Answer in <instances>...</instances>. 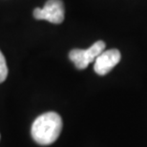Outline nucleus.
Returning a JSON list of instances; mask_svg holds the SVG:
<instances>
[{
	"label": "nucleus",
	"instance_id": "nucleus-5",
	"mask_svg": "<svg viewBox=\"0 0 147 147\" xmlns=\"http://www.w3.org/2000/svg\"><path fill=\"white\" fill-rule=\"evenodd\" d=\"M8 76V67L6 63V59L4 55L0 51V83L5 81V79Z\"/></svg>",
	"mask_w": 147,
	"mask_h": 147
},
{
	"label": "nucleus",
	"instance_id": "nucleus-2",
	"mask_svg": "<svg viewBox=\"0 0 147 147\" xmlns=\"http://www.w3.org/2000/svg\"><path fill=\"white\" fill-rule=\"evenodd\" d=\"M105 42L98 40L86 50L74 49L69 53V58L75 66L79 70L87 68L90 63L96 60V58L104 51Z\"/></svg>",
	"mask_w": 147,
	"mask_h": 147
},
{
	"label": "nucleus",
	"instance_id": "nucleus-1",
	"mask_svg": "<svg viewBox=\"0 0 147 147\" xmlns=\"http://www.w3.org/2000/svg\"><path fill=\"white\" fill-rule=\"evenodd\" d=\"M62 130V119L57 113L48 112L37 117L32 125V137L40 145L54 143Z\"/></svg>",
	"mask_w": 147,
	"mask_h": 147
},
{
	"label": "nucleus",
	"instance_id": "nucleus-4",
	"mask_svg": "<svg viewBox=\"0 0 147 147\" xmlns=\"http://www.w3.org/2000/svg\"><path fill=\"white\" fill-rule=\"evenodd\" d=\"M121 55L117 49L103 51L95 60L94 70L99 76H105L120 61Z\"/></svg>",
	"mask_w": 147,
	"mask_h": 147
},
{
	"label": "nucleus",
	"instance_id": "nucleus-3",
	"mask_svg": "<svg viewBox=\"0 0 147 147\" xmlns=\"http://www.w3.org/2000/svg\"><path fill=\"white\" fill-rule=\"evenodd\" d=\"M64 4L61 0H48L43 8H36L34 11V18L38 20H47V21L60 24L64 20Z\"/></svg>",
	"mask_w": 147,
	"mask_h": 147
}]
</instances>
